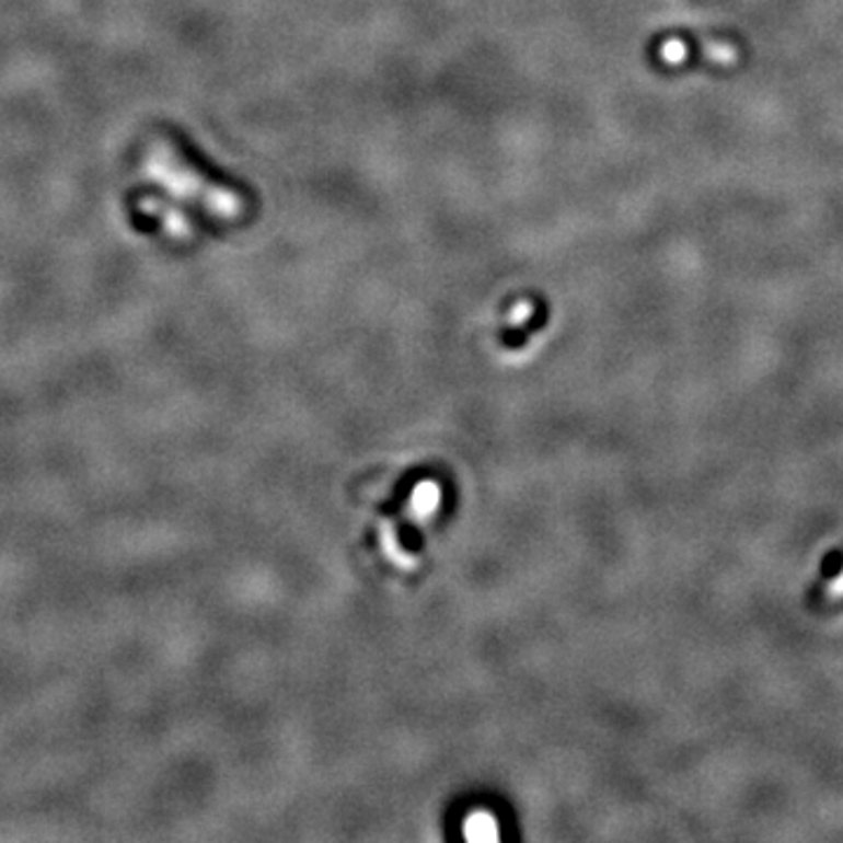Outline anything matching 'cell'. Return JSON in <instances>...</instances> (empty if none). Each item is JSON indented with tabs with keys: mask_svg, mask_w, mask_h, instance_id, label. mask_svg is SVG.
<instances>
[{
	"mask_svg": "<svg viewBox=\"0 0 843 843\" xmlns=\"http://www.w3.org/2000/svg\"><path fill=\"white\" fill-rule=\"evenodd\" d=\"M143 176L158 183L162 190L183 201H193L199 209L209 211L221 221H238L246 211V201L226 185L211 183L199 172L183 162L176 148L169 141H153L143 155Z\"/></svg>",
	"mask_w": 843,
	"mask_h": 843,
	"instance_id": "obj_1",
	"label": "cell"
},
{
	"mask_svg": "<svg viewBox=\"0 0 843 843\" xmlns=\"http://www.w3.org/2000/svg\"><path fill=\"white\" fill-rule=\"evenodd\" d=\"M139 209L146 216L158 218V221L162 223V230L169 234V238H174V240H190L193 238L195 228L190 223V218L185 216L183 211H178L176 207L166 205V201H162L158 197H143L139 201Z\"/></svg>",
	"mask_w": 843,
	"mask_h": 843,
	"instance_id": "obj_2",
	"label": "cell"
},
{
	"mask_svg": "<svg viewBox=\"0 0 843 843\" xmlns=\"http://www.w3.org/2000/svg\"><path fill=\"white\" fill-rule=\"evenodd\" d=\"M464 836L471 841H495L499 836L495 818L485 811L469 816L464 822Z\"/></svg>",
	"mask_w": 843,
	"mask_h": 843,
	"instance_id": "obj_3",
	"label": "cell"
},
{
	"mask_svg": "<svg viewBox=\"0 0 843 843\" xmlns=\"http://www.w3.org/2000/svg\"><path fill=\"white\" fill-rule=\"evenodd\" d=\"M438 499H441V493H438V487L434 483H422L415 487V493L411 497V506H413V513L425 518V516H431L436 511L438 506Z\"/></svg>",
	"mask_w": 843,
	"mask_h": 843,
	"instance_id": "obj_4",
	"label": "cell"
}]
</instances>
